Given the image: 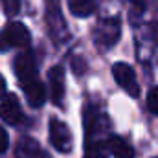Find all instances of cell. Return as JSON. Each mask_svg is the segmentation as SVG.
I'll list each match as a JSON object with an SVG mask.
<instances>
[{"instance_id":"7","label":"cell","mask_w":158,"mask_h":158,"mask_svg":"<svg viewBox=\"0 0 158 158\" xmlns=\"http://www.w3.org/2000/svg\"><path fill=\"white\" fill-rule=\"evenodd\" d=\"M119 19H109L105 20L98 30V40L101 46H114L119 39Z\"/></svg>"},{"instance_id":"13","label":"cell","mask_w":158,"mask_h":158,"mask_svg":"<svg viewBox=\"0 0 158 158\" xmlns=\"http://www.w3.org/2000/svg\"><path fill=\"white\" fill-rule=\"evenodd\" d=\"M0 4H2L4 13L9 15V17L17 15L20 11V0H0Z\"/></svg>"},{"instance_id":"10","label":"cell","mask_w":158,"mask_h":158,"mask_svg":"<svg viewBox=\"0 0 158 158\" xmlns=\"http://www.w3.org/2000/svg\"><path fill=\"white\" fill-rule=\"evenodd\" d=\"M107 151H110L114 158H134V149L119 136H110L109 138Z\"/></svg>"},{"instance_id":"14","label":"cell","mask_w":158,"mask_h":158,"mask_svg":"<svg viewBox=\"0 0 158 158\" xmlns=\"http://www.w3.org/2000/svg\"><path fill=\"white\" fill-rule=\"evenodd\" d=\"M147 107H149V110L155 116H158V86H153L149 90V94H147Z\"/></svg>"},{"instance_id":"9","label":"cell","mask_w":158,"mask_h":158,"mask_svg":"<svg viewBox=\"0 0 158 158\" xmlns=\"http://www.w3.org/2000/svg\"><path fill=\"white\" fill-rule=\"evenodd\" d=\"M24 94H26V99L31 107H40L44 101H46V88L44 85L40 83L39 79H33L30 83H24Z\"/></svg>"},{"instance_id":"3","label":"cell","mask_w":158,"mask_h":158,"mask_svg":"<svg viewBox=\"0 0 158 158\" xmlns=\"http://www.w3.org/2000/svg\"><path fill=\"white\" fill-rule=\"evenodd\" d=\"M112 74H114L116 83L131 98H138L140 96V86H138V81H136V76H134V70L127 63H116L112 66Z\"/></svg>"},{"instance_id":"1","label":"cell","mask_w":158,"mask_h":158,"mask_svg":"<svg viewBox=\"0 0 158 158\" xmlns=\"http://www.w3.org/2000/svg\"><path fill=\"white\" fill-rule=\"evenodd\" d=\"M30 44V31L20 22H11L0 31V52L9 48H24Z\"/></svg>"},{"instance_id":"16","label":"cell","mask_w":158,"mask_h":158,"mask_svg":"<svg viewBox=\"0 0 158 158\" xmlns=\"http://www.w3.org/2000/svg\"><path fill=\"white\" fill-rule=\"evenodd\" d=\"M85 68H86V64H85V61H83V59H79V64L74 61V70H76V74H77V76L85 74Z\"/></svg>"},{"instance_id":"2","label":"cell","mask_w":158,"mask_h":158,"mask_svg":"<svg viewBox=\"0 0 158 158\" xmlns=\"http://www.w3.org/2000/svg\"><path fill=\"white\" fill-rule=\"evenodd\" d=\"M50 140H52V145L59 153L72 151V132H70L68 125L63 123L61 119L53 118L50 121Z\"/></svg>"},{"instance_id":"17","label":"cell","mask_w":158,"mask_h":158,"mask_svg":"<svg viewBox=\"0 0 158 158\" xmlns=\"http://www.w3.org/2000/svg\"><path fill=\"white\" fill-rule=\"evenodd\" d=\"M4 96H6V81L0 76V98H4Z\"/></svg>"},{"instance_id":"15","label":"cell","mask_w":158,"mask_h":158,"mask_svg":"<svg viewBox=\"0 0 158 158\" xmlns=\"http://www.w3.org/2000/svg\"><path fill=\"white\" fill-rule=\"evenodd\" d=\"M7 145H9V136L4 131V127H0V153H4L7 149Z\"/></svg>"},{"instance_id":"12","label":"cell","mask_w":158,"mask_h":158,"mask_svg":"<svg viewBox=\"0 0 158 158\" xmlns=\"http://www.w3.org/2000/svg\"><path fill=\"white\" fill-rule=\"evenodd\" d=\"M107 143H101L98 140L94 142H88L86 143V149H85V156L83 158H109L107 155Z\"/></svg>"},{"instance_id":"6","label":"cell","mask_w":158,"mask_h":158,"mask_svg":"<svg viewBox=\"0 0 158 158\" xmlns=\"http://www.w3.org/2000/svg\"><path fill=\"white\" fill-rule=\"evenodd\" d=\"M48 81H50V96L52 101L61 107L63 98H64V70L61 66H53L48 72Z\"/></svg>"},{"instance_id":"4","label":"cell","mask_w":158,"mask_h":158,"mask_svg":"<svg viewBox=\"0 0 158 158\" xmlns=\"http://www.w3.org/2000/svg\"><path fill=\"white\" fill-rule=\"evenodd\" d=\"M13 68H15V74H17V77L22 85L37 79V63H35V57H33L31 52H22L15 59Z\"/></svg>"},{"instance_id":"5","label":"cell","mask_w":158,"mask_h":158,"mask_svg":"<svg viewBox=\"0 0 158 158\" xmlns=\"http://www.w3.org/2000/svg\"><path fill=\"white\" fill-rule=\"evenodd\" d=\"M0 118L9 125H19L22 121L24 114H22L20 103H19L15 94H7V96L2 98V101H0Z\"/></svg>"},{"instance_id":"11","label":"cell","mask_w":158,"mask_h":158,"mask_svg":"<svg viewBox=\"0 0 158 158\" xmlns=\"http://www.w3.org/2000/svg\"><path fill=\"white\" fill-rule=\"evenodd\" d=\"M68 7L76 17H88L94 11L92 0H68Z\"/></svg>"},{"instance_id":"8","label":"cell","mask_w":158,"mask_h":158,"mask_svg":"<svg viewBox=\"0 0 158 158\" xmlns=\"http://www.w3.org/2000/svg\"><path fill=\"white\" fill-rule=\"evenodd\" d=\"M15 158H44V153L33 138L24 136L19 140L15 147Z\"/></svg>"}]
</instances>
